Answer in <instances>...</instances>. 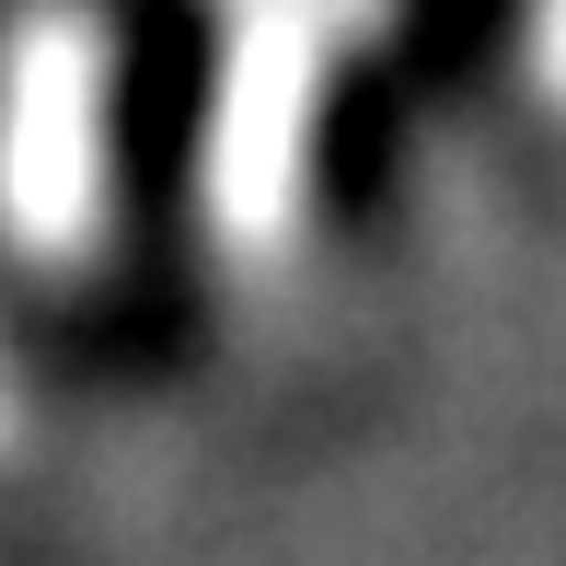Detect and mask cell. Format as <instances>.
<instances>
[{
    "label": "cell",
    "instance_id": "obj_3",
    "mask_svg": "<svg viewBox=\"0 0 566 566\" xmlns=\"http://www.w3.org/2000/svg\"><path fill=\"white\" fill-rule=\"evenodd\" d=\"M521 70L544 93V116H566V0H521Z\"/></svg>",
    "mask_w": 566,
    "mask_h": 566
},
{
    "label": "cell",
    "instance_id": "obj_1",
    "mask_svg": "<svg viewBox=\"0 0 566 566\" xmlns=\"http://www.w3.org/2000/svg\"><path fill=\"white\" fill-rule=\"evenodd\" d=\"M394 23V0H220L209 59V139H197V220L231 277H277L313 231L324 116L347 59Z\"/></svg>",
    "mask_w": 566,
    "mask_h": 566
},
{
    "label": "cell",
    "instance_id": "obj_4",
    "mask_svg": "<svg viewBox=\"0 0 566 566\" xmlns=\"http://www.w3.org/2000/svg\"><path fill=\"white\" fill-rule=\"evenodd\" d=\"M23 451V381H12V358H0V462Z\"/></svg>",
    "mask_w": 566,
    "mask_h": 566
},
{
    "label": "cell",
    "instance_id": "obj_2",
    "mask_svg": "<svg viewBox=\"0 0 566 566\" xmlns=\"http://www.w3.org/2000/svg\"><path fill=\"white\" fill-rule=\"evenodd\" d=\"M116 243V12L12 0L0 12V254L46 290Z\"/></svg>",
    "mask_w": 566,
    "mask_h": 566
}]
</instances>
